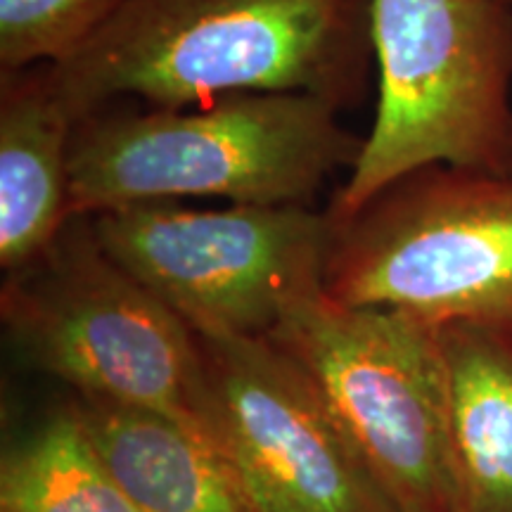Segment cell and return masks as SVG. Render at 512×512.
Listing matches in <instances>:
<instances>
[{
	"mask_svg": "<svg viewBox=\"0 0 512 512\" xmlns=\"http://www.w3.org/2000/svg\"><path fill=\"white\" fill-rule=\"evenodd\" d=\"M53 74L76 121L124 100L183 107L245 93L356 110L375 81L373 0H124Z\"/></svg>",
	"mask_w": 512,
	"mask_h": 512,
	"instance_id": "6da1fadb",
	"label": "cell"
},
{
	"mask_svg": "<svg viewBox=\"0 0 512 512\" xmlns=\"http://www.w3.org/2000/svg\"><path fill=\"white\" fill-rule=\"evenodd\" d=\"M363 143L337 107L302 93L107 105L76 121L69 197L74 214L188 197L311 204L337 171L354 169Z\"/></svg>",
	"mask_w": 512,
	"mask_h": 512,
	"instance_id": "7a4b0ae2",
	"label": "cell"
},
{
	"mask_svg": "<svg viewBox=\"0 0 512 512\" xmlns=\"http://www.w3.org/2000/svg\"><path fill=\"white\" fill-rule=\"evenodd\" d=\"M377 107L330 221L430 164L505 174L512 152V5L373 0Z\"/></svg>",
	"mask_w": 512,
	"mask_h": 512,
	"instance_id": "3957f363",
	"label": "cell"
},
{
	"mask_svg": "<svg viewBox=\"0 0 512 512\" xmlns=\"http://www.w3.org/2000/svg\"><path fill=\"white\" fill-rule=\"evenodd\" d=\"M0 316L19 356L76 396L150 408L214 441L200 337L102 249L88 214L8 273Z\"/></svg>",
	"mask_w": 512,
	"mask_h": 512,
	"instance_id": "277c9868",
	"label": "cell"
},
{
	"mask_svg": "<svg viewBox=\"0 0 512 512\" xmlns=\"http://www.w3.org/2000/svg\"><path fill=\"white\" fill-rule=\"evenodd\" d=\"M323 290L444 328L512 332V176L430 164L332 221Z\"/></svg>",
	"mask_w": 512,
	"mask_h": 512,
	"instance_id": "5b68a950",
	"label": "cell"
},
{
	"mask_svg": "<svg viewBox=\"0 0 512 512\" xmlns=\"http://www.w3.org/2000/svg\"><path fill=\"white\" fill-rule=\"evenodd\" d=\"M268 339L302 366L399 512H463L439 332L325 290Z\"/></svg>",
	"mask_w": 512,
	"mask_h": 512,
	"instance_id": "8992f818",
	"label": "cell"
},
{
	"mask_svg": "<svg viewBox=\"0 0 512 512\" xmlns=\"http://www.w3.org/2000/svg\"><path fill=\"white\" fill-rule=\"evenodd\" d=\"M117 264L197 337H268L323 290L332 221L311 204L195 209L138 202L88 214Z\"/></svg>",
	"mask_w": 512,
	"mask_h": 512,
	"instance_id": "52a82bcc",
	"label": "cell"
},
{
	"mask_svg": "<svg viewBox=\"0 0 512 512\" xmlns=\"http://www.w3.org/2000/svg\"><path fill=\"white\" fill-rule=\"evenodd\" d=\"M200 342L211 439L247 512H399L311 375L273 339Z\"/></svg>",
	"mask_w": 512,
	"mask_h": 512,
	"instance_id": "ba28073f",
	"label": "cell"
},
{
	"mask_svg": "<svg viewBox=\"0 0 512 512\" xmlns=\"http://www.w3.org/2000/svg\"><path fill=\"white\" fill-rule=\"evenodd\" d=\"M74 128L53 64L0 74V268L5 273L36 261L72 221Z\"/></svg>",
	"mask_w": 512,
	"mask_h": 512,
	"instance_id": "9c48e42d",
	"label": "cell"
},
{
	"mask_svg": "<svg viewBox=\"0 0 512 512\" xmlns=\"http://www.w3.org/2000/svg\"><path fill=\"white\" fill-rule=\"evenodd\" d=\"M83 430L140 512H247L214 441L150 408L76 396Z\"/></svg>",
	"mask_w": 512,
	"mask_h": 512,
	"instance_id": "30bf717a",
	"label": "cell"
},
{
	"mask_svg": "<svg viewBox=\"0 0 512 512\" xmlns=\"http://www.w3.org/2000/svg\"><path fill=\"white\" fill-rule=\"evenodd\" d=\"M463 512H512V332L437 328Z\"/></svg>",
	"mask_w": 512,
	"mask_h": 512,
	"instance_id": "8fae6325",
	"label": "cell"
},
{
	"mask_svg": "<svg viewBox=\"0 0 512 512\" xmlns=\"http://www.w3.org/2000/svg\"><path fill=\"white\" fill-rule=\"evenodd\" d=\"M0 512L140 510L102 465L72 401H67L5 448Z\"/></svg>",
	"mask_w": 512,
	"mask_h": 512,
	"instance_id": "7c38bea8",
	"label": "cell"
},
{
	"mask_svg": "<svg viewBox=\"0 0 512 512\" xmlns=\"http://www.w3.org/2000/svg\"><path fill=\"white\" fill-rule=\"evenodd\" d=\"M124 0H0V69L62 64L110 22Z\"/></svg>",
	"mask_w": 512,
	"mask_h": 512,
	"instance_id": "4fadbf2b",
	"label": "cell"
},
{
	"mask_svg": "<svg viewBox=\"0 0 512 512\" xmlns=\"http://www.w3.org/2000/svg\"><path fill=\"white\" fill-rule=\"evenodd\" d=\"M505 174H510V176H512V152H510V162H508V171H505Z\"/></svg>",
	"mask_w": 512,
	"mask_h": 512,
	"instance_id": "5bb4252c",
	"label": "cell"
},
{
	"mask_svg": "<svg viewBox=\"0 0 512 512\" xmlns=\"http://www.w3.org/2000/svg\"><path fill=\"white\" fill-rule=\"evenodd\" d=\"M505 3H510V5H512V0H505Z\"/></svg>",
	"mask_w": 512,
	"mask_h": 512,
	"instance_id": "9a60e30c",
	"label": "cell"
}]
</instances>
